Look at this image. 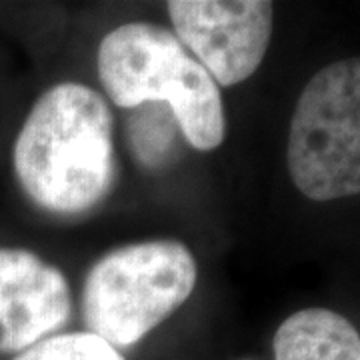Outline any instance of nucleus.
Wrapping results in <instances>:
<instances>
[{"instance_id": "1", "label": "nucleus", "mask_w": 360, "mask_h": 360, "mask_svg": "<svg viewBox=\"0 0 360 360\" xmlns=\"http://www.w3.org/2000/svg\"><path fill=\"white\" fill-rule=\"evenodd\" d=\"M13 165L22 193L42 210L75 217L96 208L116 176L106 101L78 82L46 90L16 136Z\"/></svg>"}, {"instance_id": "2", "label": "nucleus", "mask_w": 360, "mask_h": 360, "mask_svg": "<svg viewBox=\"0 0 360 360\" xmlns=\"http://www.w3.org/2000/svg\"><path fill=\"white\" fill-rule=\"evenodd\" d=\"M98 78L120 108L165 103L186 142L196 150L219 148L226 116L217 82L180 40L153 22H127L98 46Z\"/></svg>"}, {"instance_id": "3", "label": "nucleus", "mask_w": 360, "mask_h": 360, "mask_svg": "<svg viewBox=\"0 0 360 360\" xmlns=\"http://www.w3.org/2000/svg\"><path fill=\"white\" fill-rule=\"evenodd\" d=\"M196 276L193 252L179 240H144L106 252L82 288L89 333L115 348L136 345L188 300Z\"/></svg>"}, {"instance_id": "4", "label": "nucleus", "mask_w": 360, "mask_h": 360, "mask_svg": "<svg viewBox=\"0 0 360 360\" xmlns=\"http://www.w3.org/2000/svg\"><path fill=\"white\" fill-rule=\"evenodd\" d=\"M286 162L310 200L360 194V56L336 60L310 78L292 112Z\"/></svg>"}, {"instance_id": "5", "label": "nucleus", "mask_w": 360, "mask_h": 360, "mask_svg": "<svg viewBox=\"0 0 360 360\" xmlns=\"http://www.w3.org/2000/svg\"><path fill=\"white\" fill-rule=\"evenodd\" d=\"M174 37L217 86L245 82L262 65L274 22L269 0H170Z\"/></svg>"}, {"instance_id": "6", "label": "nucleus", "mask_w": 360, "mask_h": 360, "mask_svg": "<svg viewBox=\"0 0 360 360\" xmlns=\"http://www.w3.org/2000/svg\"><path fill=\"white\" fill-rule=\"evenodd\" d=\"M72 314L65 274L25 248H0V354L54 336Z\"/></svg>"}, {"instance_id": "7", "label": "nucleus", "mask_w": 360, "mask_h": 360, "mask_svg": "<svg viewBox=\"0 0 360 360\" xmlns=\"http://www.w3.org/2000/svg\"><path fill=\"white\" fill-rule=\"evenodd\" d=\"M274 360H360V333L328 309H304L276 328Z\"/></svg>"}, {"instance_id": "8", "label": "nucleus", "mask_w": 360, "mask_h": 360, "mask_svg": "<svg viewBox=\"0 0 360 360\" xmlns=\"http://www.w3.org/2000/svg\"><path fill=\"white\" fill-rule=\"evenodd\" d=\"M14 360H124V356L104 338L86 330L49 336Z\"/></svg>"}]
</instances>
